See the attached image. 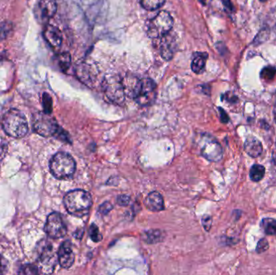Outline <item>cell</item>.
I'll return each instance as SVG.
<instances>
[{"instance_id":"1","label":"cell","mask_w":276,"mask_h":275,"mask_svg":"<svg viewBox=\"0 0 276 275\" xmlns=\"http://www.w3.org/2000/svg\"><path fill=\"white\" fill-rule=\"evenodd\" d=\"M65 207L72 216L82 218L87 216L92 205L90 193L83 190H74L65 195Z\"/></svg>"},{"instance_id":"2","label":"cell","mask_w":276,"mask_h":275,"mask_svg":"<svg viewBox=\"0 0 276 275\" xmlns=\"http://www.w3.org/2000/svg\"><path fill=\"white\" fill-rule=\"evenodd\" d=\"M2 127L7 135L14 138H23L28 131L25 116L17 109H11L3 115Z\"/></svg>"},{"instance_id":"3","label":"cell","mask_w":276,"mask_h":275,"mask_svg":"<svg viewBox=\"0 0 276 275\" xmlns=\"http://www.w3.org/2000/svg\"><path fill=\"white\" fill-rule=\"evenodd\" d=\"M49 167L56 179H69L75 172L76 163L69 154L60 152L52 158Z\"/></svg>"},{"instance_id":"4","label":"cell","mask_w":276,"mask_h":275,"mask_svg":"<svg viewBox=\"0 0 276 275\" xmlns=\"http://www.w3.org/2000/svg\"><path fill=\"white\" fill-rule=\"evenodd\" d=\"M174 24L172 16L167 12H159L145 24V32L148 37L158 39L168 34Z\"/></svg>"},{"instance_id":"5","label":"cell","mask_w":276,"mask_h":275,"mask_svg":"<svg viewBox=\"0 0 276 275\" xmlns=\"http://www.w3.org/2000/svg\"><path fill=\"white\" fill-rule=\"evenodd\" d=\"M58 259L50 244L48 242L40 244L37 260L39 273L45 275L53 273Z\"/></svg>"},{"instance_id":"6","label":"cell","mask_w":276,"mask_h":275,"mask_svg":"<svg viewBox=\"0 0 276 275\" xmlns=\"http://www.w3.org/2000/svg\"><path fill=\"white\" fill-rule=\"evenodd\" d=\"M157 96V85L150 78L140 79L133 99L140 106H149L154 103Z\"/></svg>"},{"instance_id":"7","label":"cell","mask_w":276,"mask_h":275,"mask_svg":"<svg viewBox=\"0 0 276 275\" xmlns=\"http://www.w3.org/2000/svg\"><path fill=\"white\" fill-rule=\"evenodd\" d=\"M102 87L104 90V94L111 102H113L117 105H122L125 100V92L122 80L117 77H111L105 78L102 83Z\"/></svg>"},{"instance_id":"8","label":"cell","mask_w":276,"mask_h":275,"mask_svg":"<svg viewBox=\"0 0 276 275\" xmlns=\"http://www.w3.org/2000/svg\"><path fill=\"white\" fill-rule=\"evenodd\" d=\"M200 154L210 161H219L223 157V149L218 141L211 136L204 134L199 141Z\"/></svg>"},{"instance_id":"9","label":"cell","mask_w":276,"mask_h":275,"mask_svg":"<svg viewBox=\"0 0 276 275\" xmlns=\"http://www.w3.org/2000/svg\"><path fill=\"white\" fill-rule=\"evenodd\" d=\"M33 128L39 135L46 138L56 135L60 129L55 119L49 116V114L46 113L45 114L44 113L37 114L35 118Z\"/></svg>"},{"instance_id":"10","label":"cell","mask_w":276,"mask_h":275,"mask_svg":"<svg viewBox=\"0 0 276 275\" xmlns=\"http://www.w3.org/2000/svg\"><path fill=\"white\" fill-rule=\"evenodd\" d=\"M45 232L53 239L62 238L67 235V225L60 213L53 212L48 216L45 225Z\"/></svg>"},{"instance_id":"11","label":"cell","mask_w":276,"mask_h":275,"mask_svg":"<svg viewBox=\"0 0 276 275\" xmlns=\"http://www.w3.org/2000/svg\"><path fill=\"white\" fill-rule=\"evenodd\" d=\"M76 75L82 83L90 87H94L98 79V73L93 67L83 63L77 67Z\"/></svg>"},{"instance_id":"12","label":"cell","mask_w":276,"mask_h":275,"mask_svg":"<svg viewBox=\"0 0 276 275\" xmlns=\"http://www.w3.org/2000/svg\"><path fill=\"white\" fill-rule=\"evenodd\" d=\"M59 264L62 268L69 269L73 266L74 261V253L72 250V245L69 241H66L62 244L58 252Z\"/></svg>"},{"instance_id":"13","label":"cell","mask_w":276,"mask_h":275,"mask_svg":"<svg viewBox=\"0 0 276 275\" xmlns=\"http://www.w3.org/2000/svg\"><path fill=\"white\" fill-rule=\"evenodd\" d=\"M160 39L161 41L159 43V51L161 57L166 61L172 59L177 46L175 38L168 33L161 37Z\"/></svg>"},{"instance_id":"14","label":"cell","mask_w":276,"mask_h":275,"mask_svg":"<svg viewBox=\"0 0 276 275\" xmlns=\"http://www.w3.org/2000/svg\"><path fill=\"white\" fill-rule=\"evenodd\" d=\"M45 40L54 49L60 48L62 44V35L60 30L53 25L46 26L43 32Z\"/></svg>"},{"instance_id":"15","label":"cell","mask_w":276,"mask_h":275,"mask_svg":"<svg viewBox=\"0 0 276 275\" xmlns=\"http://www.w3.org/2000/svg\"><path fill=\"white\" fill-rule=\"evenodd\" d=\"M37 6L39 17L43 21L52 18L57 12L56 0H38Z\"/></svg>"},{"instance_id":"16","label":"cell","mask_w":276,"mask_h":275,"mask_svg":"<svg viewBox=\"0 0 276 275\" xmlns=\"http://www.w3.org/2000/svg\"><path fill=\"white\" fill-rule=\"evenodd\" d=\"M146 208L152 211H161L164 209L163 198L158 191H153L147 195L144 201Z\"/></svg>"},{"instance_id":"17","label":"cell","mask_w":276,"mask_h":275,"mask_svg":"<svg viewBox=\"0 0 276 275\" xmlns=\"http://www.w3.org/2000/svg\"><path fill=\"white\" fill-rule=\"evenodd\" d=\"M244 149L249 156L258 158L262 154L263 148L260 140L253 137H251L247 138L245 141Z\"/></svg>"},{"instance_id":"18","label":"cell","mask_w":276,"mask_h":275,"mask_svg":"<svg viewBox=\"0 0 276 275\" xmlns=\"http://www.w3.org/2000/svg\"><path fill=\"white\" fill-rule=\"evenodd\" d=\"M207 54L205 53H198L194 57L191 62V69L194 73H201L204 72L206 66Z\"/></svg>"},{"instance_id":"19","label":"cell","mask_w":276,"mask_h":275,"mask_svg":"<svg viewBox=\"0 0 276 275\" xmlns=\"http://www.w3.org/2000/svg\"><path fill=\"white\" fill-rule=\"evenodd\" d=\"M58 67L62 72H66L69 69L71 65V57L69 53H61L56 58Z\"/></svg>"},{"instance_id":"20","label":"cell","mask_w":276,"mask_h":275,"mask_svg":"<svg viewBox=\"0 0 276 275\" xmlns=\"http://www.w3.org/2000/svg\"><path fill=\"white\" fill-rule=\"evenodd\" d=\"M261 227L265 233L276 236V220L272 218H265L261 222Z\"/></svg>"},{"instance_id":"21","label":"cell","mask_w":276,"mask_h":275,"mask_svg":"<svg viewBox=\"0 0 276 275\" xmlns=\"http://www.w3.org/2000/svg\"><path fill=\"white\" fill-rule=\"evenodd\" d=\"M265 176V167L263 165L255 164L251 169L250 177L253 182H259Z\"/></svg>"},{"instance_id":"22","label":"cell","mask_w":276,"mask_h":275,"mask_svg":"<svg viewBox=\"0 0 276 275\" xmlns=\"http://www.w3.org/2000/svg\"><path fill=\"white\" fill-rule=\"evenodd\" d=\"M140 3L145 10L155 11L163 6L166 0H139Z\"/></svg>"},{"instance_id":"23","label":"cell","mask_w":276,"mask_h":275,"mask_svg":"<svg viewBox=\"0 0 276 275\" xmlns=\"http://www.w3.org/2000/svg\"><path fill=\"white\" fill-rule=\"evenodd\" d=\"M161 237V232L159 230H150L149 232H145L143 238L148 243L153 244L160 241Z\"/></svg>"},{"instance_id":"24","label":"cell","mask_w":276,"mask_h":275,"mask_svg":"<svg viewBox=\"0 0 276 275\" xmlns=\"http://www.w3.org/2000/svg\"><path fill=\"white\" fill-rule=\"evenodd\" d=\"M276 75V68L274 67H265L262 69L260 73V77L265 81H271L274 79Z\"/></svg>"},{"instance_id":"25","label":"cell","mask_w":276,"mask_h":275,"mask_svg":"<svg viewBox=\"0 0 276 275\" xmlns=\"http://www.w3.org/2000/svg\"><path fill=\"white\" fill-rule=\"evenodd\" d=\"M12 25L10 22L0 23V41L7 38V36L12 32Z\"/></svg>"},{"instance_id":"26","label":"cell","mask_w":276,"mask_h":275,"mask_svg":"<svg viewBox=\"0 0 276 275\" xmlns=\"http://www.w3.org/2000/svg\"><path fill=\"white\" fill-rule=\"evenodd\" d=\"M90 236L92 241L94 242H99L101 241V234L99 233V229L95 225H92L90 228Z\"/></svg>"},{"instance_id":"27","label":"cell","mask_w":276,"mask_h":275,"mask_svg":"<svg viewBox=\"0 0 276 275\" xmlns=\"http://www.w3.org/2000/svg\"><path fill=\"white\" fill-rule=\"evenodd\" d=\"M38 273H39V271L37 266H32V265H26L20 271V274H23V275H37Z\"/></svg>"},{"instance_id":"28","label":"cell","mask_w":276,"mask_h":275,"mask_svg":"<svg viewBox=\"0 0 276 275\" xmlns=\"http://www.w3.org/2000/svg\"><path fill=\"white\" fill-rule=\"evenodd\" d=\"M43 104H44L45 113L50 114L52 113V99L46 93L43 95Z\"/></svg>"},{"instance_id":"29","label":"cell","mask_w":276,"mask_h":275,"mask_svg":"<svg viewBox=\"0 0 276 275\" xmlns=\"http://www.w3.org/2000/svg\"><path fill=\"white\" fill-rule=\"evenodd\" d=\"M269 248V244L268 241L266 239H262L260 241H258V246L256 248V251L258 253H262V252L267 251V249Z\"/></svg>"},{"instance_id":"30","label":"cell","mask_w":276,"mask_h":275,"mask_svg":"<svg viewBox=\"0 0 276 275\" xmlns=\"http://www.w3.org/2000/svg\"><path fill=\"white\" fill-rule=\"evenodd\" d=\"M212 217L210 216H204L202 218V225L205 228V229L208 232L211 229V227H212Z\"/></svg>"},{"instance_id":"31","label":"cell","mask_w":276,"mask_h":275,"mask_svg":"<svg viewBox=\"0 0 276 275\" xmlns=\"http://www.w3.org/2000/svg\"><path fill=\"white\" fill-rule=\"evenodd\" d=\"M8 270V262L7 259L0 254V275H4Z\"/></svg>"},{"instance_id":"32","label":"cell","mask_w":276,"mask_h":275,"mask_svg":"<svg viewBox=\"0 0 276 275\" xmlns=\"http://www.w3.org/2000/svg\"><path fill=\"white\" fill-rule=\"evenodd\" d=\"M113 208V206L111 204V203L105 202L99 206V211L102 215H107Z\"/></svg>"},{"instance_id":"33","label":"cell","mask_w":276,"mask_h":275,"mask_svg":"<svg viewBox=\"0 0 276 275\" xmlns=\"http://www.w3.org/2000/svg\"><path fill=\"white\" fill-rule=\"evenodd\" d=\"M130 200H131L130 197L125 195H119L117 198L118 204L122 206H128L130 203Z\"/></svg>"},{"instance_id":"34","label":"cell","mask_w":276,"mask_h":275,"mask_svg":"<svg viewBox=\"0 0 276 275\" xmlns=\"http://www.w3.org/2000/svg\"><path fill=\"white\" fill-rule=\"evenodd\" d=\"M221 2H222V4H223L224 8L228 13L231 14V13L234 12V7H233V4H232V2L230 0H221Z\"/></svg>"},{"instance_id":"35","label":"cell","mask_w":276,"mask_h":275,"mask_svg":"<svg viewBox=\"0 0 276 275\" xmlns=\"http://www.w3.org/2000/svg\"><path fill=\"white\" fill-rule=\"evenodd\" d=\"M7 145L2 138H0V160L3 159L7 153Z\"/></svg>"},{"instance_id":"36","label":"cell","mask_w":276,"mask_h":275,"mask_svg":"<svg viewBox=\"0 0 276 275\" xmlns=\"http://www.w3.org/2000/svg\"><path fill=\"white\" fill-rule=\"evenodd\" d=\"M225 97H226V100L230 103H236L237 101V97L235 96L234 94H231L230 92L226 93Z\"/></svg>"},{"instance_id":"37","label":"cell","mask_w":276,"mask_h":275,"mask_svg":"<svg viewBox=\"0 0 276 275\" xmlns=\"http://www.w3.org/2000/svg\"><path fill=\"white\" fill-rule=\"evenodd\" d=\"M219 110H220V113H221V122H223V123H227L229 121V118L228 115H227V113L225 112V111L222 109V108H219Z\"/></svg>"},{"instance_id":"38","label":"cell","mask_w":276,"mask_h":275,"mask_svg":"<svg viewBox=\"0 0 276 275\" xmlns=\"http://www.w3.org/2000/svg\"><path fill=\"white\" fill-rule=\"evenodd\" d=\"M274 117H275V120H276V104H275V107H274Z\"/></svg>"},{"instance_id":"39","label":"cell","mask_w":276,"mask_h":275,"mask_svg":"<svg viewBox=\"0 0 276 275\" xmlns=\"http://www.w3.org/2000/svg\"><path fill=\"white\" fill-rule=\"evenodd\" d=\"M274 32H275V35H276V27H275L274 28Z\"/></svg>"},{"instance_id":"40","label":"cell","mask_w":276,"mask_h":275,"mask_svg":"<svg viewBox=\"0 0 276 275\" xmlns=\"http://www.w3.org/2000/svg\"><path fill=\"white\" fill-rule=\"evenodd\" d=\"M261 2H267V0H259Z\"/></svg>"}]
</instances>
